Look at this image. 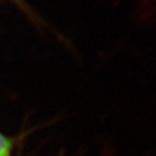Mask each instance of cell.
<instances>
[{"label":"cell","instance_id":"1","mask_svg":"<svg viewBox=\"0 0 156 156\" xmlns=\"http://www.w3.org/2000/svg\"><path fill=\"white\" fill-rule=\"evenodd\" d=\"M13 140L0 132V156H10L13 150Z\"/></svg>","mask_w":156,"mask_h":156}]
</instances>
